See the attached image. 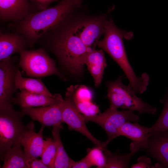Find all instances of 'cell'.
I'll return each instance as SVG.
<instances>
[{
	"mask_svg": "<svg viewBox=\"0 0 168 168\" xmlns=\"http://www.w3.org/2000/svg\"><path fill=\"white\" fill-rule=\"evenodd\" d=\"M82 1L59 0L54 6L31 14L19 22H10L8 26L21 35L31 48L45 34L74 13Z\"/></svg>",
	"mask_w": 168,
	"mask_h": 168,
	"instance_id": "1",
	"label": "cell"
},
{
	"mask_svg": "<svg viewBox=\"0 0 168 168\" xmlns=\"http://www.w3.org/2000/svg\"><path fill=\"white\" fill-rule=\"evenodd\" d=\"M38 43L46 51L52 53L72 74L81 73L84 65L83 56L93 49L86 46L64 20L45 34Z\"/></svg>",
	"mask_w": 168,
	"mask_h": 168,
	"instance_id": "2",
	"label": "cell"
},
{
	"mask_svg": "<svg viewBox=\"0 0 168 168\" xmlns=\"http://www.w3.org/2000/svg\"><path fill=\"white\" fill-rule=\"evenodd\" d=\"M126 33L115 26L112 19H106L104 24V37L98 41L97 45L106 51L119 66L134 92L141 94L147 90L150 77L146 72L140 76H137L131 65L123 40Z\"/></svg>",
	"mask_w": 168,
	"mask_h": 168,
	"instance_id": "3",
	"label": "cell"
},
{
	"mask_svg": "<svg viewBox=\"0 0 168 168\" xmlns=\"http://www.w3.org/2000/svg\"><path fill=\"white\" fill-rule=\"evenodd\" d=\"M122 79L123 76L121 75L116 80L110 81L106 84L109 108L136 111L139 114H155L157 111L156 107L144 102L137 96L129 84L125 85L123 84Z\"/></svg>",
	"mask_w": 168,
	"mask_h": 168,
	"instance_id": "4",
	"label": "cell"
},
{
	"mask_svg": "<svg viewBox=\"0 0 168 168\" xmlns=\"http://www.w3.org/2000/svg\"><path fill=\"white\" fill-rule=\"evenodd\" d=\"M25 115L21 110L13 108L0 109V154L1 160L6 151L20 143L26 128L22 122Z\"/></svg>",
	"mask_w": 168,
	"mask_h": 168,
	"instance_id": "5",
	"label": "cell"
},
{
	"mask_svg": "<svg viewBox=\"0 0 168 168\" xmlns=\"http://www.w3.org/2000/svg\"><path fill=\"white\" fill-rule=\"evenodd\" d=\"M19 54V65L28 76L40 78L55 74L63 78L54 61L44 49H23Z\"/></svg>",
	"mask_w": 168,
	"mask_h": 168,
	"instance_id": "6",
	"label": "cell"
},
{
	"mask_svg": "<svg viewBox=\"0 0 168 168\" xmlns=\"http://www.w3.org/2000/svg\"><path fill=\"white\" fill-rule=\"evenodd\" d=\"M108 14L76 17L74 13L66 18L65 22L86 46L95 49L99 38L104 34L105 22Z\"/></svg>",
	"mask_w": 168,
	"mask_h": 168,
	"instance_id": "7",
	"label": "cell"
},
{
	"mask_svg": "<svg viewBox=\"0 0 168 168\" xmlns=\"http://www.w3.org/2000/svg\"><path fill=\"white\" fill-rule=\"evenodd\" d=\"M82 116L85 121L97 124L105 132L107 138L105 141L102 142V148L106 147L111 140L118 137L119 129L126 121L137 122L139 120L138 116L133 110H127L121 111L110 108L99 114L92 116L82 114Z\"/></svg>",
	"mask_w": 168,
	"mask_h": 168,
	"instance_id": "8",
	"label": "cell"
},
{
	"mask_svg": "<svg viewBox=\"0 0 168 168\" xmlns=\"http://www.w3.org/2000/svg\"><path fill=\"white\" fill-rule=\"evenodd\" d=\"M18 69L11 56L0 61V109L12 107L13 94L17 90L15 78Z\"/></svg>",
	"mask_w": 168,
	"mask_h": 168,
	"instance_id": "9",
	"label": "cell"
},
{
	"mask_svg": "<svg viewBox=\"0 0 168 168\" xmlns=\"http://www.w3.org/2000/svg\"><path fill=\"white\" fill-rule=\"evenodd\" d=\"M43 10L29 0H0L2 21L19 22L28 15Z\"/></svg>",
	"mask_w": 168,
	"mask_h": 168,
	"instance_id": "10",
	"label": "cell"
},
{
	"mask_svg": "<svg viewBox=\"0 0 168 168\" xmlns=\"http://www.w3.org/2000/svg\"><path fill=\"white\" fill-rule=\"evenodd\" d=\"M64 100L56 104L42 107H26L21 109L25 115L33 120L39 122L44 127H63L62 112Z\"/></svg>",
	"mask_w": 168,
	"mask_h": 168,
	"instance_id": "11",
	"label": "cell"
},
{
	"mask_svg": "<svg viewBox=\"0 0 168 168\" xmlns=\"http://www.w3.org/2000/svg\"><path fill=\"white\" fill-rule=\"evenodd\" d=\"M62 112L63 122L68 125L69 130L80 133L96 146L102 147V142L96 139L90 132L85 124L82 114L77 108L73 100L66 96Z\"/></svg>",
	"mask_w": 168,
	"mask_h": 168,
	"instance_id": "12",
	"label": "cell"
},
{
	"mask_svg": "<svg viewBox=\"0 0 168 168\" xmlns=\"http://www.w3.org/2000/svg\"><path fill=\"white\" fill-rule=\"evenodd\" d=\"M151 135V127L142 126L137 122L132 123L129 121H126L119 128L118 133V137L123 136L132 140L130 149L135 153L148 147Z\"/></svg>",
	"mask_w": 168,
	"mask_h": 168,
	"instance_id": "13",
	"label": "cell"
},
{
	"mask_svg": "<svg viewBox=\"0 0 168 168\" xmlns=\"http://www.w3.org/2000/svg\"><path fill=\"white\" fill-rule=\"evenodd\" d=\"M20 90V91L13 97V103L18 105L21 109L47 106L58 103L64 100L62 96L58 93L49 96L30 92L23 89Z\"/></svg>",
	"mask_w": 168,
	"mask_h": 168,
	"instance_id": "14",
	"label": "cell"
},
{
	"mask_svg": "<svg viewBox=\"0 0 168 168\" xmlns=\"http://www.w3.org/2000/svg\"><path fill=\"white\" fill-rule=\"evenodd\" d=\"M26 126V131L20 143L23 147L26 156L37 158L41 157L46 142L43 135L44 127L41 126L39 131L36 133L33 120L30 121Z\"/></svg>",
	"mask_w": 168,
	"mask_h": 168,
	"instance_id": "15",
	"label": "cell"
},
{
	"mask_svg": "<svg viewBox=\"0 0 168 168\" xmlns=\"http://www.w3.org/2000/svg\"><path fill=\"white\" fill-rule=\"evenodd\" d=\"M144 150L156 160L162 168H168V131L151 136L148 147Z\"/></svg>",
	"mask_w": 168,
	"mask_h": 168,
	"instance_id": "16",
	"label": "cell"
},
{
	"mask_svg": "<svg viewBox=\"0 0 168 168\" xmlns=\"http://www.w3.org/2000/svg\"><path fill=\"white\" fill-rule=\"evenodd\" d=\"M82 62L86 65L93 78L95 86L98 87L101 82L107 65L103 50L95 49L86 52L82 57Z\"/></svg>",
	"mask_w": 168,
	"mask_h": 168,
	"instance_id": "17",
	"label": "cell"
},
{
	"mask_svg": "<svg viewBox=\"0 0 168 168\" xmlns=\"http://www.w3.org/2000/svg\"><path fill=\"white\" fill-rule=\"evenodd\" d=\"M28 48L26 40L20 34L13 31L4 33L0 31V61Z\"/></svg>",
	"mask_w": 168,
	"mask_h": 168,
	"instance_id": "18",
	"label": "cell"
},
{
	"mask_svg": "<svg viewBox=\"0 0 168 168\" xmlns=\"http://www.w3.org/2000/svg\"><path fill=\"white\" fill-rule=\"evenodd\" d=\"M20 143L9 148L5 153L2 158L3 163L2 168H27V156L22 150Z\"/></svg>",
	"mask_w": 168,
	"mask_h": 168,
	"instance_id": "19",
	"label": "cell"
},
{
	"mask_svg": "<svg viewBox=\"0 0 168 168\" xmlns=\"http://www.w3.org/2000/svg\"><path fill=\"white\" fill-rule=\"evenodd\" d=\"M16 89H23L29 92L53 96L40 78L24 77L18 69L15 78Z\"/></svg>",
	"mask_w": 168,
	"mask_h": 168,
	"instance_id": "20",
	"label": "cell"
},
{
	"mask_svg": "<svg viewBox=\"0 0 168 168\" xmlns=\"http://www.w3.org/2000/svg\"><path fill=\"white\" fill-rule=\"evenodd\" d=\"M63 127H53L51 130L53 139L57 148L56 158L54 168H71L73 160L68 156L66 152L60 138V131Z\"/></svg>",
	"mask_w": 168,
	"mask_h": 168,
	"instance_id": "21",
	"label": "cell"
},
{
	"mask_svg": "<svg viewBox=\"0 0 168 168\" xmlns=\"http://www.w3.org/2000/svg\"><path fill=\"white\" fill-rule=\"evenodd\" d=\"M106 163L104 168H126L129 167V163L132 156L135 153L122 154L119 152L113 153L106 147L103 149Z\"/></svg>",
	"mask_w": 168,
	"mask_h": 168,
	"instance_id": "22",
	"label": "cell"
},
{
	"mask_svg": "<svg viewBox=\"0 0 168 168\" xmlns=\"http://www.w3.org/2000/svg\"><path fill=\"white\" fill-rule=\"evenodd\" d=\"M160 102L163 104V108L156 122L151 127V136L168 131V89Z\"/></svg>",
	"mask_w": 168,
	"mask_h": 168,
	"instance_id": "23",
	"label": "cell"
},
{
	"mask_svg": "<svg viewBox=\"0 0 168 168\" xmlns=\"http://www.w3.org/2000/svg\"><path fill=\"white\" fill-rule=\"evenodd\" d=\"M65 96L70 97L74 101H91L93 97L91 90L84 85H71L67 89Z\"/></svg>",
	"mask_w": 168,
	"mask_h": 168,
	"instance_id": "24",
	"label": "cell"
},
{
	"mask_svg": "<svg viewBox=\"0 0 168 168\" xmlns=\"http://www.w3.org/2000/svg\"><path fill=\"white\" fill-rule=\"evenodd\" d=\"M44 138L46 144L40 159L48 168H54L56 155V144L53 138L45 137Z\"/></svg>",
	"mask_w": 168,
	"mask_h": 168,
	"instance_id": "25",
	"label": "cell"
},
{
	"mask_svg": "<svg viewBox=\"0 0 168 168\" xmlns=\"http://www.w3.org/2000/svg\"><path fill=\"white\" fill-rule=\"evenodd\" d=\"M86 156L92 166H95L97 168H104L106 160L103 150L100 146L96 147L87 150Z\"/></svg>",
	"mask_w": 168,
	"mask_h": 168,
	"instance_id": "26",
	"label": "cell"
},
{
	"mask_svg": "<svg viewBox=\"0 0 168 168\" xmlns=\"http://www.w3.org/2000/svg\"><path fill=\"white\" fill-rule=\"evenodd\" d=\"M73 102L78 111L85 116L95 115L99 112L98 106L91 100Z\"/></svg>",
	"mask_w": 168,
	"mask_h": 168,
	"instance_id": "27",
	"label": "cell"
},
{
	"mask_svg": "<svg viewBox=\"0 0 168 168\" xmlns=\"http://www.w3.org/2000/svg\"><path fill=\"white\" fill-rule=\"evenodd\" d=\"M37 158L27 156L26 162L27 168H48L41 159Z\"/></svg>",
	"mask_w": 168,
	"mask_h": 168,
	"instance_id": "28",
	"label": "cell"
},
{
	"mask_svg": "<svg viewBox=\"0 0 168 168\" xmlns=\"http://www.w3.org/2000/svg\"><path fill=\"white\" fill-rule=\"evenodd\" d=\"M152 164L150 159L145 156H142L139 157L137 160V163L133 164L131 166V168H148Z\"/></svg>",
	"mask_w": 168,
	"mask_h": 168,
	"instance_id": "29",
	"label": "cell"
},
{
	"mask_svg": "<svg viewBox=\"0 0 168 168\" xmlns=\"http://www.w3.org/2000/svg\"><path fill=\"white\" fill-rule=\"evenodd\" d=\"M92 166L85 156L80 160L75 161H73L72 168H88Z\"/></svg>",
	"mask_w": 168,
	"mask_h": 168,
	"instance_id": "30",
	"label": "cell"
},
{
	"mask_svg": "<svg viewBox=\"0 0 168 168\" xmlns=\"http://www.w3.org/2000/svg\"><path fill=\"white\" fill-rule=\"evenodd\" d=\"M31 2L39 6L43 10L49 7L52 2L59 0H29Z\"/></svg>",
	"mask_w": 168,
	"mask_h": 168,
	"instance_id": "31",
	"label": "cell"
}]
</instances>
